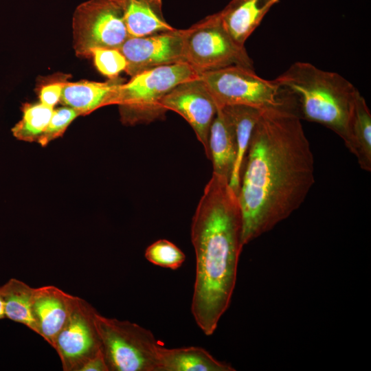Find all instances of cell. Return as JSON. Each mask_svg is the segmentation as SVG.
I'll return each instance as SVG.
<instances>
[{
	"label": "cell",
	"mask_w": 371,
	"mask_h": 371,
	"mask_svg": "<svg viewBox=\"0 0 371 371\" xmlns=\"http://www.w3.org/2000/svg\"><path fill=\"white\" fill-rule=\"evenodd\" d=\"M280 0H231L218 13L221 24L240 46L259 26L265 15Z\"/></svg>",
	"instance_id": "cell-13"
},
{
	"label": "cell",
	"mask_w": 371,
	"mask_h": 371,
	"mask_svg": "<svg viewBox=\"0 0 371 371\" xmlns=\"http://www.w3.org/2000/svg\"><path fill=\"white\" fill-rule=\"evenodd\" d=\"M34 289L15 278L10 279L0 286L5 318L22 324L36 333V324L32 311Z\"/></svg>",
	"instance_id": "cell-19"
},
{
	"label": "cell",
	"mask_w": 371,
	"mask_h": 371,
	"mask_svg": "<svg viewBox=\"0 0 371 371\" xmlns=\"http://www.w3.org/2000/svg\"><path fill=\"white\" fill-rule=\"evenodd\" d=\"M209 150L212 173L229 181L236 159V142L233 124L221 108H218L210 127Z\"/></svg>",
	"instance_id": "cell-16"
},
{
	"label": "cell",
	"mask_w": 371,
	"mask_h": 371,
	"mask_svg": "<svg viewBox=\"0 0 371 371\" xmlns=\"http://www.w3.org/2000/svg\"><path fill=\"white\" fill-rule=\"evenodd\" d=\"M273 80L297 105L301 118L333 131L351 149V122L358 89L341 75L310 63H293Z\"/></svg>",
	"instance_id": "cell-3"
},
{
	"label": "cell",
	"mask_w": 371,
	"mask_h": 371,
	"mask_svg": "<svg viewBox=\"0 0 371 371\" xmlns=\"http://www.w3.org/2000/svg\"><path fill=\"white\" fill-rule=\"evenodd\" d=\"M230 119L235 132L236 159L229 184L238 194L241 173L254 128L263 109L243 105L221 107Z\"/></svg>",
	"instance_id": "cell-18"
},
{
	"label": "cell",
	"mask_w": 371,
	"mask_h": 371,
	"mask_svg": "<svg viewBox=\"0 0 371 371\" xmlns=\"http://www.w3.org/2000/svg\"><path fill=\"white\" fill-rule=\"evenodd\" d=\"M182 33L186 62L199 75L232 65L254 69V63L245 46L232 40L218 13L182 30Z\"/></svg>",
	"instance_id": "cell-6"
},
{
	"label": "cell",
	"mask_w": 371,
	"mask_h": 371,
	"mask_svg": "<svg viewBox=\"0 0 371 371\" xmlns=\"http://www.w3.org/2000/svg\"><path fill=\"white\" fill-rule=\"evenodd\" d=\"M22 111L21 120L12 129L13 135L19 140L38 142L48 126L54 108L40 102L26 103Z\"/></svg>",
	"instance_id": "cell-21"
},
{
	"label": "cell",
	"mask_w": 371,
	"mask_h": 371,
	"mask_svg": "<svg viewBox=\"0 0 371 371\" xmlns=\"http://www.w3.org/2000/svg\"><path fill=\"white\" fill-rule=\"evenodd\" d=\"M97 69L109 79L118 77L125 71L127 63L125 57L116 48H95L91 52Z\"/></svg>",
	"instance_id": "cell-23"
},
{
	"label": "cell",
	"mask_w": 371,
	"mask_h": 371,
	"mask_svg": "<svg viewBox=\"0 0 371 371\" xmlns=\"http://www.w3.org/2000/svg\"><path fill=\"white\" fill-rule=\"evenodd\" d=\"M314 157L289 102L262 110L250 139L238 194L244 245L286 219L315 183Z\"/></svg>",
	"instance_id": "cell-1"
},
{
	"label": "cell",
	"mask_w": 371,
	"mask_h": 371,
	"mask_svg": "<svg viewBox=\"0 0 371 371\" xmlns=\"http://www.w3.org/2000/svg\"><path fill=\"white\" fill-rule=\"evenodd\" d=\"M73 46L76 56L90 57L95 48L119 49L129 37L117 0H87L75 9Z\"/></svg>",
	"instance_id": "cell-8"
},
{
	"label": "cell",
	"mask_w": 371,
	"mask_h": 371,
	"mask_svg": "<svg viewBox=\"0 0 371 371\" xmlns=\"http://www.w3.org/2000/svg\"><path fill=\"white\" fill-rule=\"evenodd\" d=\"M95 319L109 371H157L162 345L150 330L97 311Z\"/></svg>",
	"instance_id": "cell-5"
},
{
	"label": "cell",
	"mask_w": 371,
	"mask_h": 371,
	"mask_svg": "<svg viewBox=\"0 0 371 371\" xmlns=\"http://www.w3.org/2000/svg\"><path fill=\"white\" fill-rule=\"evenodd\" d=\"M5 307H4V302L3 299L0 291V319H5Z\"/></svg>",
	"instance_id": "cell-27"
},
{
	"label": "cell",
	"mask_w": 371,
	"mask_h": 371,
	"mask_svg": "<svg viewBox=\"0 0 371 371\" xmlns=\"http://www.w3.org/2000/svg\"><path fill=\"white\" fill-rule=\"evenodd\" d=\"M75 297L52 285L34 289L32 311L36 333L52 347L69 316Z\"/></svg>",
	"instance_id": "cell-12"
},
{
	"label": "cell",
	"mask_w": 371,
	"mask_h": 371,
	"mask_svg": "<svg viewBox=\"0 0 371 371\" xmlns=\"http://www.w3.org/2000/svg\"><path fill=\"white\" fill-rule=\"evenodd\" d=\"M199 75L187 63L155 67L140 72L116 89L113 104L119 107L123 124H148L163 118L162 98L177 85Z\"/></svg>",
	"instance_id": "cell-4"
},
{
	"label": "cell",
	"mask_w": 371,
	"mask_h": 371,
	"mask_svg": "<svg viewBox=\"0 0 371 371\" xmlns=\"http://www.w3.org/2000/svg\"><path fill=\"white\" fill-rule=\"evenodd\" d=\"M126 58L125 71L131 77L155 67L186 63L182 30L128 37L119 48Z\"/></svg>",
	"instance_id": "cell-11"
},
{
	"label": "cell",
	"mask_w": 371,
	"mask_h": 371,
	"mask_svg": "<svg viewBox=\"0 0 371 371\" xmlns=\"http://www.w3.org/2000/svg\"><path fill=\"white\" fill-rule=\"evenodd\" d=\"M235 368L215 359L198 346L167 348L159 351L157 371H234Z\"/></svg>",
	"instance_id": "cell-17"
},
{
	"label": "cell",
	"mask_w": 371,
	"mask_h": 371,
	"mask_svg": "<svg viewBox=\"0 0 371 371\" xmlns=\"http://www.w3.org/2000/svg\"><path fill=\"white\" fill-rule=\"evenodd\" d=\"M129 37H141L175 29L165 19L161 0H117Z\"/></svg>",
	"instance_id": "cell-15"
},
{
	"label": "cell",
	"mask_w": 371,
	"mask_h": 371,
	"mask_svg": "<svg viewBox=\"0 0 371 371\" xmlns=\"http://www.w3.org/2000/svg\"><path fill=\"white\" fill-rule=\"evenodd\" d=\"M96 311L87 301L75 297L69 316L53 345L64 371H80L89 359L101 351Z\"/></svg>",
	"instance_id": "cell-9"
},
{
	"label": "cell",
	"mask_w": 371,
	"mask_h": 371,
	"mask_svg": "<svg viewBox=\"0 0 371 371\" xmlns=\"http://www.w3.org/2000/svg\"><path fill=\"white\" fill-rule=\"evenodd\" d=\"M166 111L181 115L190 125L210 159L209 135L218 106L200 76L177 85L161 101Z\"/></svg>",
	"instance_id": "cell-10"
},
{
	"label": "cell",
	"mask_w": 371,
	"mask_h": 371,
	"mask_svg": "<svg viewBox=\"0 0 371 371\" xmlns=\"http://www.w3.org/2000/svg\"><path fill=\"white\" fill-rule=\"evenodd\" d=\"M80 115L67 106L54 109L48 126L38 143L45 146L51 141L63 135L69 124Z\"/></svg>",
	"instance_id": "cell-24"
},
{
	"label": "cell",
	"mask_w": 371,
	"mask_h": 371,
	"mask_svg": "<svg viewBox=\"0 0 371 371\" xmlns=\"http://www.w3.org/2000/svg\"><path fill=\"white\" fill-rule=\"evenodd\" d=\"M80 371H109L102 350L95 357L89 359Z\"/></svg>",
	"instance_id": "cell-26"
},
{
	"label": "cell",
	"mask_w": 371,
	"mask_h": 371,
	"mask_svg": "<svg viewBox=\"0 0 371 371\" xmlns=\"http://www.w3.org/2000/svg\"><path fill=\"white\" fill-rule=\"evenodd\" d=\"M144 256L150 263L172 270L181 267L186 260L184 253L166 239H159L150 245Z\"/></svg>",
	"instance_id": "cell-22"
},
{
	"label": "cell",
	"mask_w": 371,
	"mask_h": 371,
	"mask_svg": "<svg viewBox=\"0 0 371 371\" xmlns=\"http://www.w3.org/2000/svg\"><path fill=\"white\" fill-rule=\"evenodd\" d=\"M218 108L243 105L265 109L283 106L289 100L273 80L258 76L254 69L232 65L199 75Z\"/></svg>",
	"instance_id": "cell-7"
},
{
	"label": "cell",
	"mask_w": 371,
	"mask_h": 371,
	"mask_svg": "<svg viewBox=\"0 0 371 371\" xmlns=\"http://www.w3.org/2000/svg\"><path fill=\"white\" fill-rule=\"evenodd\" d=\"M191 240L196 259L191 311L210 336L229 306L244 247L240 206L227 179L212 173L192 219Z\"/></svg>",
	"instance_id": "cell-2"
},
{
	"label": "cell",
	"mask_w": 371,
	"mask_h": 371,
	"mask_svg": "<svg viewBox=\"0 0 371 371\" xmlns=\"http://www.w3.org/2000/svg\"><path fill=\"white\" fill-rule=\"evenodd\" d=\"M122 83L119 77L106 82L80 80L65 82L60 102L76 110L80 115L113 104L114 93Z\"/></svg>",
	"instance_id": "cell-14"
},
{
	"label": "cell",
	"mask_w": 371,
	"mask_h": 371,
	"mask_svg": "<svg viewBox=\"0 0 371 371\" xmlns=\"http://www.w3.org/2000/svg\"><path fill=\"white\" fill-rule=\"evenodd\" d=\"M65 82H54L43 85L39 91V102L54 108L60 102Z\"/></svg>",
	"instance_id": "cell-25"
},
{
	"label": "cell",
	"mask_w": 371,
	"mask_h": 371,
	"mask_svg": "<svg viewBox=\"0 0 371 371\" xmlns=\"http://www.w3.org/2000/svg\"><path fill=\"white\" fill-rule=\"evenodd\" d=\"M350 152L356 157L361 168L371 170V113L365 98L357 97L350 126Z\"/></svg>",
	"instance_id": "cell-20"
}]
</instances>
